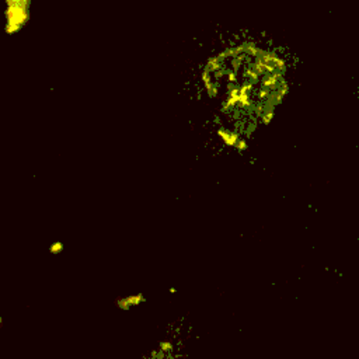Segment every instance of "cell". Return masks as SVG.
I'll use <instances>...</instances> for the list:
<instances>
[{
    "label": "cell",
    "mask_w": 359,
    "mask_h": 359,
    "mask_svg": "<svg viewBox=\"0 0 359 359\" xmlns=\"http://www.w3.org/2000/svg\"><path fill=\"white\" fill-rule=\"evenodd\" d=\"M144 302H146V297H144L143 293H135V294L119 297L116 300V306L121 310H129V309H133V307H139Z\"/></svg>",
    "instance_id": "cell-2"
},
{
    "label": "cell",
    "mask_w": 359,
    "mask_h": 359,
    "mask_svg": "<svg viewBox=\"0 0 359 359\" xmlns=\"http://www.w3.org/2000/svg\"><path fill=\"white\" fill-rule=\"evenodd\" d=\"M206 84L220 98V112L234 123L227 129L244 140L258 125H268L286 95V67L282 59L255 45L231 48L206 69Z\"/></svg>",
    "instance_id": "cell-1"
},
{
    "label": "cell",
    "mask_w": 359,
    "mask_h": 359,
    "mask_svg": "<svg viewBox=\"0 0 359 359\" xmlns=\"http://www.w3.org/2000/svg\"><path fill=\"white\" fill-rule=\"evenodd\" d=\"M49 251H50L52 254H59V252L63 251V244H62L60 241H55L53 244H50Z\"/></svg>",
    "instance_id": "cell-3"
},
{
    "label": "cell",
    "mask_w": 359,
    "mask_h": 359,
    "mask_svg": "<svg viewBox=\"0 0 359 359\" xmlns=\"http://www.w3.org/2000/svg\"><path fill=\"white\" fill-rule=\"evenodd\" d=\"M3 325V317H1V313H0V327Z\"/></svg>",
    "instance_id": "cell-4"
}]
</instances>
